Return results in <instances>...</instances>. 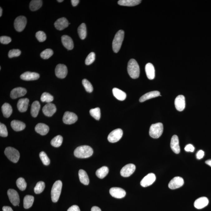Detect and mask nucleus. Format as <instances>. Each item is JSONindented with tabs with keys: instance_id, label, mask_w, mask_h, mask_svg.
Masks as SVG:
<instances>
[{
	"instance_id": "34",
	"label": "nucleus",
	"mask_w": 211,
	"mask_h": 211,
	"mask_svg": "<svg viewBox=\"0 0 211 211\" xmlns=\"http://www.w3.org/2000/svg\"><path fill=\"white\" fill-rule=\"evenodd\" d=\"M34 201V198L33 196L31 195H26L24 197L23 201L24 207L25 209H28L31 208L33 204Z\"/></svg>"
},
{
	"instance_id": "13",
	"label": "nucleus",
	"mask_w": 211,
	"mask_h": 211,
	"mask_svg": "<svg viewBox=\"0 0 211 211\" xmlns=\"http://www.w3.org/2000/svg\"><path fill=\"white\" fill-rule=\"evenodd\" d=\"M184 184V181L183 178L180 177H176L170 181L168 186L170 189L174 190L182 187Z\"/></svg>"
},
{
	"instance_id": "11",
	"label": "nucleus",
	"mask_w": 211,
	"mask_h": 211,
	"mask_svg": "<svg viewBox=\"0 0 211 211\" xmlns=\"http://www.w3.org/2000/svg\"><path fill=\"white\" fill-rule=\"evenodd\" d=\"M136 167L134 164H129L124 166L120 170V174L124 177H128L134 173Z\"/></svg>"
},
{
	"instance_id": "1",
	"label": "nucleus",
	"mask_w": 211,
	"mask_h": 211,
	"mask_svg": "<svg viewBox=\"0 0 211 211\" xmlns=\"http://www.w3.org/2000/svg\"><path fill=\"white\" fill-rule=\"evenodd\" d=\"M93 154V149L88 145L80 146L76 148L74 151V156L80 158H89Z\"/></svg>"
},
{
	"instance_id": "29",
	"label": "nucleus",
	"mask_w": 211,
	"mask_h": 211,
	"mask_svg": "<svg viewBox=\"0 0 211 211\" xmlns=\"http://www.w3.org/2000/svg\"><path fill=\"white\" fill-rule=\"evenodd\" d=\"M141 1L140 0H120L118 3L120 6L126 7H134L140 3Z\"/></svg>"
},
{
	"instance_id": "56",
	"label": "nucleus",
	"mask_w": 211,
	"mask_h": 211,
	"mask_svg": "<svg viewBox=\"0 0 211 211\" xmlns=\"http://www.w3.org/2000/svg\"><path fill=\"white\" fill-rule=\"evenodd\" d=\"M91 211H101V210L97 206H94L91 208Z\"/></svg>"
},
{
	"instance_id": "4",
	"label": "nucleus",
	"mask_w": 211,
	"mask_h": 211,
	"mask_svg": "<svg viewBox=\"0 0 211 211\" xmlns=\"http://www.w3.org/2000/svg\"><path fill=\"white\" fill-rule=\"evenodd\" d=\"M125 32L122 30L118 31L115 36L112 43L113 51L115 53H117L120 50L123 42Z\"/></svg>"
},
{
	"instance_id": "17",
	"label": "nucleus",
	"mask_w": 211,
	"mask_h": 211,
	"mask_svg": "<svg viewBox=\"0 0 211 211\" xmlns=\"http://www.w3.org/2000/svg\"><path fill=\"white\" fill-rule=\"evenodd\" d=\"M174 104L177 110L181 111L184 109L185 107V97L183 95H179L175 99Z\"/></svg>"
},
{
	"instance_id": "10",
	"label": "nucleus",
	"mask_w": 211,
	"mask_h": 211,
	"mask_svg": "<svg viewBox=\"0 0 211 211\" xmlns=\"http://www.w3.org/2000/svg\"><path fill=\"white\" fill-rule=\"evenodd\" d=\"M78 119L76 115L73 112L66 111L63 118V121L66 125H72L75 123Z\"/></svg>"
},
{
	"instance_id": "40",
	"label": "nucleus",
	"mask_w": 211,
	"mask_h": 211,
	"mask_svg": "<svg viewBox=\"0 0 211 211\" xmlns=\"http://www.w3.org/2000/svg\"><path fill=\"white\" fill-rule=\"evenodd\" d=\"M45 184L43 181H40L37 183L36 185L34 188V192L36 194L41 193L44 190Z\"/></svg>"
},
{
	"instance_id": "25",
	"label": "nucleus",
	"mask_w": 211,
	"mask_h": 211,
	"mask_svg": "<svg viewBox=\"0 0 211 211\" xmlns=\"http://www.w3.org/2000/svg\"><path fill=\"white\" fill-rule=\"evenodd\" d=\"M49 130V126L43 123H38L35 127V131L42 135H45L47 134Z\"/></svg>"
},
{
	"instance_id": "15",
	"label": "nucleus",
	"mask_w": 211,
	"mask_h": 211,
	"mask_svg": "<svg viewBox=\"0 0 211 211\" xmlns=\"http://www.w3.org/2000/svg\"><path fill=\"white\" fill-rule=\"evenodd\" d=\"M110 195L115 198L121 199L124 198L126 192L124 189L119 187H112L110 190Z\"/></svg>"
},
{
	"instance_id": "57",
	"label": "nucleus",
	"mask_w": 211,
	"mask_h": 211,
	"mask_svg": "<svg viewBox=\"0 0 211 211\" xmlns=\"http://www.w3.org/2000/svg\"><path fill=\"white\" fill-rule=\"evenodd\" d=\"M205 163L211 167V159H209V160L206 161Z\"/></svg>"
},
{
	"instance_id": "24",
	"label": "nucleus",
	"mask_w": 211,
	"mask_h": 211,
	"mask_svg": "<svg viewBox=\"0 0 211 211\" xmlns=\"http://www.w3.org/2000/svg\"><path fill=\"white\" fill-rule=\"evenodd\" d=\"M29 103L28 99L23 98L19 99L17 105L18 110L21 112H26L27 110Z\"/></svg>"
},
{
	"instance_id": "26",
	"label": "nucleus",
	"mask_w": 211,
	"mask_h": 211,
	"mask_svg": "<svg viewBox=\"0 0 211 211\" xmlns=\"http://www.w3.org/2000/svg\"><path fill=\"white\" fill-rule=\"evenodd\" d=\"M145 71L147 76L149 80H153L155 77V69L154 66L151 63H148L146 65Z\"/></svg>"
},
{
	"instance_id": "27",
	"label": "nucleus",
	"mask_w": 211,
	"mask_h": 211,
	"mask_svg": "<svg viewBox=\"0 0 211 211\" xmlns=\"http://www.w3.org/2000/svg\"><path fill=\"white\" fill-rule=\"evenodd\" d=\"M160 92L158 91H150L146 93L143 96H142L140 98V102H142L149 99L153 98L158 97V96H160Z\"/></svg>"
},
{
	"instance_id": "5",
	"label": "nucleus",
	"mask_w": 211,
	"mask_h": 211,
	"mask_svg": "<svg viewBox=\"0 0 211 211\" xmlns=\"http://www.w3.org/2000/svg\"><path fill=\"white\" fill-rule=\"evenodd\" d=\"M163 130V125L162 123L153 124L150 127L149 134L154 139H158L162 135Z\"/></svg>"
},
{
	"instance_id": "12",
	"label": "nucleus",
	"mask_w": 211,
	"mask_h": 211,
	"mask_svg": "<svg viewBox=\"0 0 211 211\" xmlns=\"http://www.w3.org/2000/svg\"><path fill=\"white\" fill-rule=\"evenodd\" d=\"M68 70L65 65L59 64L57 65L55 69V74L57 77L60 79L65 78L67 75Z\"/></svg>"
},
{
	"instance_id": "14",
	"label": "nucleus",
	"mask_w": 211,
	"mask_h": 211,
	"mask_svg": "<svg viewBox=\"0 0 211 211\" xmlns=\"http://www.w3.org/2000/svg\"><path fill=\"white\" fill-rule=\"evenodd\" d=\"M156 177L153 173H150L143 178L140 182L141 185L144 187L151 185L156 180Z\"/></svg>"
},
{
	"instance_id": "49",
	"label": "nucleus",
	"mask_w": 211,
	"mask_h": 211,
	"mask_svg": "<svg viewBox=\"0 0 211 211\" xmlns=\"http://www.w3.org/2000/svg\"><path fill=\"white\" fill-rule=\"evenodd\" d=\"M21 51L19 49H12L9 51L8 53V57L10 58H12L13 57H18L21 54Z\"/></svg>"
},
{
	"instance_id": "38",
	"label": "nucleus",
	"mask_w": 211,
	"mask_h": 211,
	"mask_svg": "<svg viewBox=\"0 0 211 211\" xmlns=\"http://www.w3.org/2000/svg\"><path fill=\"white\" fill-rule=\"evenodd\" d=\"M63 137L61 135H58L54 137L51 141V145L54 147H59L63 142Z\"/></svg>"
},
{
	"instance_id": "2",
	"label": "nucleus",
	"mask_w": 211,
	"mask_h": 211,
	"mask_svg": "<svg viewBox=\"0 0 211 211\" xmlns=\"http://www.w3.org/2000/svg\"><path fill=\"white\" fill-rule=\"evenodd\" d=\"M128 72L130 77L133 79H137L139 77L140 70L139 64L135 59H132L128 62Z\"/></svg>"
},
{
	"instance_id": "31",
	"label": "nucleus",
	"mask_w": 211,
	"mask_h": 211,
	"mask_svg": "<svg viewBox=\"0 0 211 211\" xmlns=\"http://www.w3.org/2000/svg\"><path fill=\"white\" fill-rule=\"evenodd\" d=\"M78 174L80 182L85 185H88L89 179L86 172L84 170L81 169L79 170Z\"/></svg>"
},
{
	"instance_id": "32",
	"label": "nucleus",
	"mask_w": 211,
	"mask_h": 211,
	"mask_svg": "<svg viewBox=\"0 0 211 211\" xmlns=\"http://www.w3.org/2000/svg\"><path fill=\"white\" fill-rule=\"evenodd\" d=\"M2 111L4 117L8 118L11 115L13 110L10 104L5 103L2 106Z\"/></svg>"
},
{
	"instance_id": "9",
	"label": "nucleus",
	"mask_w": 211,
	"mask_h": 211,
	"mask_svg": "<svg viewBox=\"0 0 211 211\" xmlns=\"http://www.w3.org/2000/svg\"><path fill=\"white\" fill-rule=\"evenodd\" d=\"M7 194L9 199L13 206H19L20 198L19 195L17 191L14 189H10L7 190Z\"/></svg>"
},
{
	"instance_id": "54",
	"label": "nucleus",
	"mask_w": 211,
	"mask_h": 211,
	"mask_svg": "<svg viewBox=\"0 0 211 211\" xmlns=\"http://www.w3.org/2000/svg\"><path fill=\"white\" fill-rule=\"evenodd\" d=\"M3 211H13L11 207L8 206H4L2 208Z\"/></svg>"
},
{
	"instance_id": "48",
	"label": "nucleus",
	"mask_w": 211,
	"mask_h": 211,
	"mask_svg": "<svg viewBox=\"0 0 211 211\" xmlns=\"http://www.w3.org/2000/svg\"><path fill=\"white\" fill-rule=\"evenodd\" d=\"M0 135L2 137H7L8 135L7 127L4 124H0Z\"/></svg>"
},
{
	"instance_id": "44",
	"label": "nucleus",
	"mask_w": 211,
	"mask_h": 211,
	"mask_svg": "<svg viewBox=\"0 0 211 211\" xmlns=\"http://www.w3.org/2000/svg\"><path fill=\"white\" fill-rule=\"evenodd\" d=\"M40 159L43 164L45 165H48L50 163V160L47 155L44 152H40L39 155Z\"/></svg>"
},
{
	"instance_id": "23",
	"label": "nucleus",
	"mask_w": 211,
	"mask_h": 211,
	"mask_svg": "<svg viewBox=\"0 0 211 211\" xmlns=\"http://www.w3.org/2000/svg\"><path fill=\"white\" fill-rule=\"evenodd\" d=\"M61 42L63 46L69 50L73 49L74 43L72 39L67 35H63L61 37Z\"/></svg>"
},
{
	"instance_id": "35",
	"label": "nucleus",
	"mask_w": 211,
	"mask_h": 211,
	"mask_svg": "<svg viewBox=\"0 0 211 211\" xmlns=\"http://www.w3.org/2000/svg\"><path fill=\"white\" fill-rule=\"evenodd\" d=\"M109 169L106 166H103L97 169L96 172V175L98 178L103 179L108 175Z\"/></svg>"
},
{
	"instance_id": "52",
	"label": "nucleus",
	"mask_w": 211,
	"mask_h": 211,
	"mask_svg": "<svg viewBox=\"0 0 211 211\" xmlns=\"http://www.w3.org/2000/svg\"><path fill=\"white\" fill-rule=\"evenodd\" d=\"M204 155V152L203 150H199L198 152L196 154V157L197 159H201L203 158Z\"/></svg>"
},
{
	"instance_id": "42",
	"label": "nucleus",
	"mask_w": 211,
	"mask_h": 211,
	"mask_svg": "<svg viewBox=\"0 0 211 211\" xmlns=\"http://www.w3.org/2000/svg\"><path fill=\"white\" fill-rule=\"evenodd\" d=\"M53 97L49 93L44 92L42 95L41 100L42 102L51 103V102L53 101Z\"/></svg>"
},
{
	"instance_id": "58",
	"label": "nucleus",
	"mask_w": 211,
	"mask_h": 211,
	"mask_svg": "<svg viewBox=\"0 0 211 211\" xmlns=\"http://www.w3.org/2000/svg\"><path fill=\"white\" fill-rule=\"evenodd\" d=\"M2 10L1 7H0V17L2 16Z\"/></svg>"
},
{
	"instance_id": "51",
	"label": "nucleus",
	"mask_w": 211,
	"mask_h": 211,
	"mask_svg": "<svg viewBox=\"0 0 211 211\" xmlns=\"http://www.w3.org/2000/svg\"><path fill=\"white\" fill-rule=\"evenodd\" d=\"M194 150V147L191 144H188L184 148V150L187 152H193Z\"/></svg>"
},
{
	"instance_id": "22",
	"label": "nucleus",
	"mask_w": 211,
	"mask_h": 211,
	"mask_svg": "<svg viewBox=\"0 0 211 211\" xmlns=\"http://www.w3.org/2000/svg\"><path fill=\"white\" fill-rule=\"evenodd\" d=\"M170 147L172 150L175 153L179 154L180 152L179 139L178 136L176 135H174L172 138L170 142Z\"/></svg>"
},
{
	"instance_id": "43",
	"label": "nucleus",
	"mask_w": 211,
	"mask_h": 211,
	"mask_svg": "<svg viewBox=\"0 0 211 211\" xmlns=\"http://www.w3.org/2000/svg\"><path fill=\"white\" fill-rule=\"evenodd\" d=\"M53 54V51L52 49H47L45 50L40 54V56L43 59H48L52 56Z\"/></svg>"
},
{
	"instance_id": "41",
	"label": "nucleus",
	"mask_w": 211,
	"mask_h": 211,
	"mask_svg": "<svg viewBox=\"0 0 211 211\" xmlns=\"http://www.w3.org/2000/svg\"><path fill=\"white\" fill-rule=\"evenodd\" d=\"M90 114L93 117L96 119V120H99L101 117V111L100 108H96L90 110Z\"/></svg>"
},
{
	"instance_id": "55",
	"label": "nucleus",
	"mask_w": 211,
	"mask_h": 211,
	"mask_svg": "<svg viewBox=\"0 0 211 211\" xmlns=\"http://www.w3.org/2000/svg\"><path fill=\"white\" fill-rule=\"evenodd\" d=\"M71 2L73 7H76L80 1H79V0H72V1H71Z\"/></svg>"
},
{
	"instance_id": "30",
	"label": "nucleus",
	"mask_w": 211,
	"mask_h": 211,
	"mask_svg": "<svg viewBox=\"0 0 211 211\" xmlns=\"http://www.w3.org/2000/svg\"><path fill=\"white\" fill-rule=\"evenodd\" d=\"M113 94L118 100H125L126 97V94L124 91L118 88H115L113 89Z\"/></svg>"
},
{
	"instance_id": "53",
	"label": "nucleus",
	"mask_w": 211,
	"mask_h": 211,
	"mask_svg": "<svg viewBox=\"0 0 211 211\" xmlns=\"http://www.w3.org/2000/svg\"><path fill=\"white\" fill-rule=\"evenodd\" d=\"M67 211H80V209L78 206L74 205L70 207Z\"/></svg>"
},
{
	"instance_id": "19",
	"label": "nucleus",
	"mask_w": 211,
	"mask_h": 211,
	"mask_svg": "<svg viewBox=\"0 0 211 211\" xmlns=\"http://www.w3.org/2000/svg\"><path fill=\"white\" fill-rule=\"evenodd\" d=\"M69 23L66 18L62 17L59 18L55 23L56 28L58 30L61 31L67 27Z\"/></svg>"
},
{
	"instance_id": "28",
	"label": "nucleus",
	"mask_w": 211,
	"mask_h": 211,
	"mask_svg": "<svg viewBox=\"0 0 211 211\" xmlns=\"http://www.w3.org/2000/svg\"><path fill=\"white\" fill-rule=\"evenodd\" d=\"M12 129L16 131H19L24 130L26 128V125L21 121L13 120L11 123Z\"/></svg>"
},
{
	"instance_id": "39",
	"label": "nucleus",
	"mask_w": 211,
	"mask_h": 211,
	"mask_svg": "<svg viewBox=\"0 0 211 211\" xmlns=\"http://www.w3.org/2000/svg\"><path fill=\"white\" fill-rule=\"evenodd\" d=\"M16 184L17 187L20 190L24 191L27 187V183L22 178H19L17 180Z\"/></svg>"
},
{
	"instance_id": "16",
	"label": "nucleus",
	"mask_w": 211,
	"mask_h": 211,
	"mask_svg": "<svg viewBox=\"0 0 211 211\" xmlns=\"http://www.w3.org/2000/svg\"><path fill=\"white\" fill-rule=\"evenodd\" d=\"M42 111L45 115L50 117L56 112V108L54 104L49 103L43 107Z\"/></svg>"
},
{
	"instance_id": "33",
	"label": "nucleus",
	"mask_w": 211,
	"mask_h": 211,
	"mask_svg": "<svg viewBox=\"0 0 211 211\" xmlns=\"http://www.w3.org/2000/svg\"><path fill=\"white\" fill-rule=\"evenodd\" d=\"M40 108L39 102L38 101H35L32 104L31 107V113L33 117H36L38 115Z\"/></svg>"
},
{
	"instance_id": "8",
	"label": "nucleus",
	"mask_w": 211,
	"mask_h": 211,
	"mask_svg": "<svg viewBox=\"0 0 211 211\" xmlns=\"http://www.w3.org/2000/svg\"><path fill=\"white\" fill-rule=\"evenodd\" d=\"M123 135V131L120 129L113 130L111 131L108 137V140L111 143H115L117 142L121 139Z\"/></svg>"
},
{
	"instance_id": "6",
	"label": "nucleus",
	"mask_w": 211,
	"mask_h": 211,
	"mask_svg": "<svg viewBox=\"0 0 211 211\" xmlns=\"http://www.w3.org/2000/svg\"><path fill=\"white\" fill-rule=\"evenodd\" d=\"M4 154L9 160L16 163L20 158V153L17 150L13 147H9L6 148Z\"/></svg>"
},
{
	"instance_id": "3",
	"label": "nucleus",
	"mask_w": 211,
	"mask_h": 211,
	"mask_svg": "<svg viewBox=\"0 0 211 211\" xmlns=\"http://www.w3.org/2000/svg\"><path fill=\"white\" fill-rule=\"evenodd\" d=\"M62 183L60 180H58L54 183L51 189V199L54 203L58 201L61 192Z\"/></svg>"
},
{
	"instance_id": "50",
	"label": "nucleus",
	"mask_w": 211,
	"mask_h": 211,
	"mask_svg": "<svg viewBox=\"0 0 211 211\" xmlns=\"http://www.w3.org/2000/svg\"><path fill=\"white\" fill-rule=\"evenodd\" d=\"M12 41L10 37L7 36H2L0 37V42L4 44H7Z\"/></svg>"
},
{
	"instance_id": "59",
	"label": "nucleus",
	"mask_w": 211,
	"mask_h": 211,
	"mask_svg": "<svg viewBox=\"0 0 211 211\" xmlns=\"http://www.w3.org/2000/svg\"><path fill=\"white\" fill-rule=\"evenodd\" d=\"M58 1V2H62L63 1V0H58V1Z\"/></svg>"
},
{
	"instance_id": "45",
	"label": "nucleus",
	"mask_w": 211,
	"mask_h": 211,
	"mask_svg": "<svg viewBox=\"0 0 211 211\" xmlns=\"http://www.w3.org/2000/svg\"><path fill=\"white\" fill-rule=\"evenodd\" d=\"M82 84L84 87L85 90L89 93H91L93 91V87L91 83L86 79H84L82 81Z\"/></svg>"
},
{
	"instance_id": "20",
	"label": "nucleus",
	"mask_w": 211,
	"mask_h": 211,
	"mask_svg": "<svg viewBox=\"0 0 211 211\" xmlns=\"http://www.w3.org/2000/svg\"><path fill=\"white\" fill-rule=\"evenodd\" d=\"M20 77L22 80L25 81H33L39 78L40 75L37 73L26 72L22 74Z\"/></svg>"
},
{
	"instance_id": "21",
	"label": "nucleus",
	"mask_w": 211,
	"mask_h": 211,
	"mask_svg": "<svg viewBox=\"0 0 211 211\" xmlns=\"http://www.w3.org/2000/svg\"><path fill=\"white\" fill-rule=\"evenodd\" d=\"M209 200L206 197H203L195 200L194 206L198 209H201L206 207L209 204Z\"/></svg>"
},
{
	"instance_id": "18",
	"label": "nucleus",
	"mask_w": 211,
	"mask_h": 211,
	"mask_svg": "<svg viewBox=\"0 0 211 211\" xmlns=\"http://www.w3.org/2000/svg\"><path fill=\"white\" fill-rule=\"evenodd\" d=\"M27 93V90L24 88L17 87L14 88L11 91L10 97L13 99L22 97Z\"/></svg>"
},
{
	"instance_id": "47",
	"label": "nucleus",
	"mask_w": 211,
	"mask_h": 211,
	"mask_svg": "<svg viewBox=\"0 0 211 211\" xmlns=\"http://www.w3.org/2000/svg\"><path fill=\"white\" fill-rule=\"evenodd\" d=\"M36 37L40 42H43L46 39V35L42 31H39L36 34Z\"/></svg>"
},
{
	"instance_id": "7",
	"label": "nucleus",
	"mask_w": 211,
	"mask_h": 211,
	"mask_svg": "<svg viewBox=\"0 0 211 211\" xmlns=\"http://www.w3.org/2000/svg\"><path fill=\"white\" fill-rule=\"evenodd\" d=\"M27 24V19L25 17L21 16L15 19L14 25L15 29L18 32H22L25 28Z\"/></svg>"
},
{
	"instance_id": "37",
	"label": "nucleus",
	"mask_w": 211,
	"mask_h": 211,
	"mask_svg": "<svg viewBox=\"0 0 211 211\" xmlns=\"http://www.w3.org/2000/svg\"><path fill=\"white\" fill-rule=\"evenodd\" d=\"M86 28L85 23H82L78 28L79 37L82 40L85 39L86 37Z\"/></svg>"
},
{
	"instance_id": "36",
	"label": "nucleus",
	"mask_w": 211,
	"mask_h": 211,
	"mask_svg": "<svg viewBox=\"0 0 211 211\" xmlns=\"http://www.w3.org/2000/svg\"><path fill=\"white\" fill-rule=\"evenodd\" d=\"M42 5V1L41 0H32L29 4V7L32 11H35L39 9Z\"/></svg>"
},
{
	"instance_id": "46",
	"label": "nucleus",
	"mask_w": 211,
	"mask_h": 211,
	"mask_svg": "<svg viewBox=\"0 0 211 211\" xmlns=\"http://www.w3.org/2000/svg\"><path fill=\"white\" fill-rule=\"evenodd\" d=\"M96 55L94 52H91L88 55L85 60V63L86 65H90L95 60Z\"/></svg>"
}]
</instances>
